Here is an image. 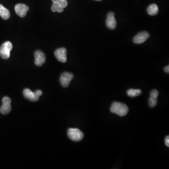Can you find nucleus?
Instances as JSON below:
<instances>
[{
  "label": "nucleus",
  "instance_id": "nucleus-1",
  "mask_svg": "<svg viewBox=\"0 0 169 169\" xmlns=\"http://www.w3.org/2000/svg\"><path fill=\"white\" fill-rule=\"evenodd\" d=\"M110 112L113 113L117 114L120 117H124L128 113L129 109L126 104L115 102L112 104Z\"/></svg>",
  "mask_w": 169,
  "mask_h": 169
},
{
  "label": "nucleus",
  "instance_id": "nucleus-2",
  "mask_svg": "<svg viewBox=\"0 0 169 169\" xmlns=\"http://www.w3.org/2000/svg\"><path fill=\"white\" fill-rule=\"evenodd\" d=\"M68 136L70 140L74 141H80L84 138V134L77 128H70L68 131Z\"/></svg>",
  "mask_w": 169,
  "mask_h": 169
},
{
  "label": "nucleus",
  "instance_id": "nucleus-3",
  "mask_svg": "<svg viewBox=\"0 0 169 169\" xmlns=\"http://www.w3.org/2000/svg\"><path fill=\"white\" fill-rule=\"evenodd\" d=\"M12 47V44L10 41L4 42L0 47V56L4 59L9 58Z\"/></svg>",
  "mask_w": 169,
  "mask_h": 169
},
{
  "label": "nucleus",
  "instance_id": "nucleus-4",
  "mask_svg": "<svg viewBox=\"0 0 169 169\" xmlns=\"http://www.w3.org/2000/svg\"><path fill=\"white\" fill-rule=\"evenodd\" d=\"M2 105L0 109V112L3 115L7 114L11 110V99L8 97H4L2 100Z\"/></svg>",
  "mask_w": 169,
  "mask_h": 169
},
{
  "label": "nucleus",
  "instance_id": "nucleus-5",
  "mask_svg": "<svg viewBox=\"0 0 169 169\" xmlns=\"http://www.w3.org/2000/svg\"><path fill=\"white\" fill-rule=\"evenodd\" d=\"M73 78V74L72 73L68 72L63 73L60 78V82L61 85L63 87H68L70 84V81Z\"/></svg>",
  "mask_w": 169,
  "mask_h": 169
},
{
  "label": "nucleus",
  "instance_id": "nucleus-6",
  "mask_svg": "<svg viewBox=\"0 0 169 169\" xmlns=\"http://www.w3.org/2000/svg\"><path fill=\"white\" fill-rule=\"evenodd\" d=\"M29 10V8L25 4L22 3L17 4L15 7V11L16 14L21 18L26 16L27 12Z\"/></svg>",
  "mask_w": 169,
  "mask_h": 169
},
{
  "label": "nucleus",
  "instance_id": "nucleus-7",
  "mask_svg": "<svg viewBox=\"0 0 169 169\" xmlns=\"http://www.w3.org/2000/svg\"><path fill=\"white\" fill-rule=\"evenodd\" d=\"M55 56L58 61L62 63L67 61V50L64 47L59 48L55 52Z\"/></svg>",
  "mask_w": 169,
  "mask_h": 169
},
{
  "label": "nucleus",
  "instance_id": "nucleus-8",
  "mask_svg": "<svg viewBox=\"0 0 169 169\" xmlns=\"http://www.w3.org/2000/svg\"><path fill=\"white\" fill-rule=\"evenodd\" d=\"M34 57L35 63L37 66H41L45 62V55L42 51L38 50L35 52Z\"/></svg>",
  "mask_w": 169,
  "mask_h": 169
},
{
  "label": "nucleus",
  "instance_id": "nucleus-9",
  "mask_svg": "<svg viewBox=\"0 0 169 169\" xmlns=\"http://www.w3.org/2000/svg\"><path fill=\"white\" fill-rule=\"evenodd\" d=\"M106 25L109 29H115L117 26V21L115 18V14L112 12L109 13L106 20Z\"/></svg>",
  "mask_w": 169,
  "mask_h": 169
},
{
  "label": "nucleus",
  "instance_id": "nucleus-10",
  "mask_svg": "<svg viewBox=\"0 0 169 169\" xmlns=\"http://www.w3.org/2000/svg\"><path fill=\"white\" fill-rule=\"evenodd\" d=\"M149 37V34L146 31L141 32L133 38V42L136 44H141L144 43Z\"/></svg>",
  "mask_w": 169,
  "mask_h": 169
},
{
  "label": "nucleus",
  "instance_id": "nucleus-11",
  "mask_svg": "<svg viewBox=\"0 0 169 169\" xmlns=\"http://www.w3.org/2000/svg\"><path fill=\"white\" fill-rule=\"evenodd\" d=\"M23 94L24 97L32 102H36L39 99V96L36 92H33L28 88H25L24 90Z\"/></svg>",
  "mask_w": 169,
  "mask_h": 169
},
{
  "label": "nucleus",
  "instance_id": "nucleus-12",
  "mask_svg": "<svg viewBox=\"0 0 169 169\" xmlns=\"http://www.w3.org/2000/svg\"><path fill=\"white\" fill-rule=\"evenodd\" d=\"M10 11L0 4V16L4 20H7L10 18Z\"/></svg>",
  "mask_w": 169,
  "mask_h": 169
},
{
  "label": "nucleus",
  "instance_id": "nucleus-13",
  "mask_svg": "<svg viewBox=\"0 0 169 169\" xmlns=\"http://www.w3.org/2000/svg\"><path fill=\"white\" fill-rule=\"evenodd\" d=\"M148 13L151 16L157 15L159 11L158 7L155 4H152L148 6L147 9Z\"/></svg>",
  "mask_w": 169,
  "mask_h": 169
},
{
  "label": "nucleus",
  "instance_id": "nucleus-14",
  "mask_svg": "<svg viewBox=\"0 0 169 169\" xmlns=\"http://www.w3.org/2000/svg\"><path fill=\"white\" fill-rule=\"evenodd\" d=\"M127 94L128 96L131 97H135L140 96L142 94V91L140 89H130L127 91Z\"/></svg>",
  "mask_w": 169,
  "mask_h": 169
},
{
  "label": "nucleus",
  "instance_id": "nucleus-15",
  "mask_svg": "<svg viewBox=\"0 0 169 169\" xmlns=\"http://www.w3.org/2000/svg\"><path fill=\"white\" fill-rule=\"evenodd\" d=\"M64 8L62 7L57 2H54L53 3L51 6V11L54 12H57L58 13H61L63 11Z\"/></svg>",
  "mask_w": 169,
  "mask_h": 169
},
{
  "label": "nucleus",
  "instance_id": "nucleus-16",
  "mask_svg": "<svg viewBox=\"0 0 169 169\" xmlns=\"http://www.w3.org/2000/svg\"><path fill=\"white\" fill-rule=\"evenodd\" d=\"M158 101L157 99H154L152 98H149V100H148V104L150 107L153 108L155 107L157 105Z\"/></svg>",
  "mask_w": 169,
  "mask_h": 169
},
{
  "label": "nucleus",
  "instance_id": "nucleus-17",
  "mask_svg": "<svg viewBox=\"0 0 169 169\" xmlns=\"http://www.w3.org/2000/svg\"><path fill=\"white\" fill-rule=\"evenodd\" d=\"M56 2L58 3L63 8H66L68 5V2L66 0H57Z\"/></svg>",
  "mask_w": 169,
  "mask_h": 169
},
{
  "label": "nucleus",
  "instance_id": "nucleus-18",
  "mask_svg": "<svg viewBox=\"0 0 169 169\" xmlns=\"http://www.w3.org/2000/svg\"><path fill=\"white\" fill-rule=\"evenodd\" d=\"M159 95L158 91L157 90L154 89L150 93V97L154 98V99H157L158 98V96Z\"/></svg>",
  "mask_w": 169,
  "mask_h": 169
},
{
  "label": "nucleus",
  "instance_id": "nucleus-19",
  "mask_svg": "<svg viewBox=\"0 0 169 169\" xmlns=\"http://www.w3.org/2000/svg\"><path fill=\"white\" fill-rule=\"evenodd\" d=\"M165 145L166 146H167L168 147H169V136H167L166 137L165 139Z\"/></svg>",
  "mask_w": 169,
  "mask_h": 169
},
{
  "label": "nucleus",
  "instance_id": "nucleus-20",
  "mask_svg": "<svg viewBox=\"0 0 169 169\" xmlns=\"http://www.w3.org/2000/svg\"><path fill=\"white\" fill-rule=\"evenodd\" d=\"M164 70L165 73H169V65L168 66H166L165 67V68H164Z\"/></svg>",
  "mask_w": 169,
  "mask_h": 169
},
{
  "label": "nucleus",
  "instance_id": "nucleus-21",
  "mask_svg": "<svg viewBox=\"0 0 169 169\" xmlns=\"http://www.w3.org/2000/svg\"><path fill=\"white\" fill-rule=\"evenodd\" d=\"M35 92H36V94H37L39 96L42 95V92L41 91V90H39L36 91Z\"/></svg>",
  "mask_w": 169,
  "mask_h": 169
},
{
  "label": "nucleus",
  "instance_id": "nucleus-22",
  "mask_svg": "<svg viewBox=\"0 0 169 169\" xmlns=\"http://www.w3.org/2000/svg\"><path fill=\"white\" fill-rule=\"evenodd\" d=\"M96 1H102V0H96Z\"/></svg>",
  "mask_w": 169,
  "mask_h": 169
}]
</instances>
